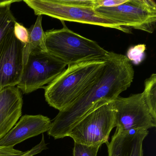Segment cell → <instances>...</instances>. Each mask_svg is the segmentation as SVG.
Masks as SVG:
<instances>
[{
	"mask_svg": "<svg viewBox=\"0 0 156 156\" xmlns=\"http://www.w3.org/2000/svg\"><path fill=\"white\" fill-rule=\"evenodd\" d=\"M23 46L14 35L13 28L0 43V91L20 83L24 66Z\"/></svg>",
	"mask_w": 156,
	"mask_h": 156,
	"instance_id": "9c48e42d",
	"label": "cell"
},
{
	"mask_svg": "<svg viewBox=\"0 0 156 156\" xmlns=\"http://www.w3.org/2000/svg\"><path fill=\"white\" fill-rule=\"evenodd\" d=\"M126 1V0H96V9L115 7L125 3Z\"/></svg>",
	"mask_w": 156,
	"mask_h": 156,
	"instance_id": "44dd1931",
	"label": "cell"
},
{
	"mask_svg": "<svg viewBox=\"0 0 156 156\" xmlns=\"http://www.w3.org/2000/svg\"><path fill=\"white\" fill-rule=\"evenodd\" d=\"M112 105L116 130L121 132L148 130L156 126V121L151 114L143 93L127 98L119 96L112 101Z\"/></svg>",
	"mask_w": 156,
	"mask_h": 156,
	"instance_id": "ba28073f",
	"label": "cell"
},
{
	"mask_svg": "<svg viewBox=\"0 0 156 156\" xmlns=\"http://www.w3.org/2000/svg\"><path fill=\"white\" fill-rule=\"evenodd\" d=\"M51 121L43 115H24L2 139L1 147H12L33 137L48 131Z\"/></svg>",
	"mask_w": 156,
	"mask_h": 156,
	"instance_id": "30bf717a",
	"label": "cell"
},
{
	"mask_svg": "<svg viewBox=\"0 0 156 156\" xmlns=\"http://www.w3.org/2000/svg\"><path fill=\"white\" fill-rule=\"evenodd\" d=\"M11 5L0 7V43L11 29L13 28L16 22L11 10Z\"/></svg>",
	"mask_w": 156,
	"mask_h": 156,
	"instance_id": "9a60e30c",
	"label": "cell"
},
{
	"mask_svg": "<svg viewBox=\"0 0 156 156\" xmlns=\"http://www.w3.org/2000/svg\"><path fill=\"white\" fill-rule=\"evenodd\" d=\"M21 1H13V0H0V7H3L7 5H11L12 3L20 2Z\"/></svg>",
	"mask_w": 156,
	"mask_h": 156,
	"instance_id": "603a6c76",
	"label": "cell"
},
{
	"mask_svg": "<svg viewBox=\"0 0 156 156\" xmlns=\"http://www.w3.org/2000/svg\"><path fill=\"white\" fill-rule=\"evenodd\" d=\"M101 146H87L74 142L73 156H97Z\"/></svg>",
	"mask_w": 156,
	"mask_h": 156,
	"instance_id": "2e32d148",
	"label": "cell"
},
{
	"mask_svg": "<svg viewBox=\"0 0 156 156\" xmlns=\"http://www.w3.org/2000/svg\"><path fill=\"white\" fill-rule=\"evenodd\" d=\"M47 149H48L47 144L45 143L44 135L43 134L41 140L38 145H36L30 150L25 151L23 154L19 156H34L36 154L41 153L43 151Z\"/></svg>",
	"mask_w": 156,
	"mask_h": 156,
	"instance_id": "ffe728a7",
	"label": "cell"
},
{
	"mask_svg": "<svg viewBox=\"0 0 156 156\" xmlns=\"http://www.w3.org/2000/svg\"><path fill=\"white\" fill-rule=\"evenodd\" d=\"M95 10L123 28L130 27L150 34L156 28V4L152 0H126L115 7Z\"/></svg>",
	"mask_w": 156,
	"mask_h": 156,
	"instance_id": "8992f818",
	"label": "cell"
},
{
	"mask_svg": "<svg viewBox=\"0 0 156 156\" xmlns=\"http://www.w3.org/2000/svg\"><path fill=\"white\" fill-rule=\"evenodd\" d=\"M105 60H93L68 66L51 83L44 87L45 100L61 111L80 97L100 75Z\"/></svg>",
	"mask_w": 156,
	"mask_h": 156,
	"instance_id": "7a4b0ae2",
	"label": "cell"
},
{
	"mask_svg": "<svg viewBox=\"0 0 156 156\" xmlns=\"http://www.w3.org/2000/svg\"><path fill=\"white\" fill-rule=\"evenodd\" d=\"M36 15H46L61 21L73 22L119 30L126 33L130 31L101 16L90 8L66 5L60 0H25Z\"/></svg>",
	"mask_w": 156,
	"mask_h": 156,
	"instance_id": "5b68a950",
	"label": "cell"
},
{
	"mask_svg": "<svg viewBox=\"0 0 156 156\" xmlns=\"http://www.w3.org/2000/svg\"><path fill=\"white\" fill-rule=\"evenodd\" d=\"M62 29L44 32L48 52L62 60L67 66L85 61L105 60L108 51L94 41L68 29L64 21Z\"/></svg>",
	"mask_w": 156,
	"mask_h": 156,
	"instance_id": "3957f363",
	"label": "cell"
},
{
	"mask_svg": "<svg viewBox=\"0 0 156 156\" xmlns=\"http://www.w3.org/2000/svg\"><path fill=\"white\" fill-rule=\"evenodd\" d=\"M23 105L22 94L18 87H8L0 91V140L16 125Z\"/></svg>",
	"mask_w": 156,
	"mask_h": 156,
	"instance_id": "8fae6325",
	"label": "cell"
},
{
	"mask_svg": "<svg viewBox=\"0 0 156 156\" xmlns=\"http://www.w3.org/2000/svg\"><path fill=\"white\" fill-rule=\"evenodd\" d=\"M143 94L146 104L153 119L156 121V76L152 74L146 79Z\"/></svg>",
	"mask_w": 156,
	"mask_h": 156,
	"instance_id": "5bb4252c",
	"label": "cell"
},
{
	"mask_svg": "<svg viewBox=\"0 0 156 156\" xmlns=\"http://www.w3.org/2000/svg\"><path fill=\"white\" fill-rule=\"evenodd\" d=\"M115 127L112 101L98 102L70 129L67 136L74 142L87 146H102L108 142Z\"/></svg>",
	"mask_w": 156,
	"mask_h": 156,
	"instance_id": "277c9868",
	"label": "cell"
},
{
	"mask_svg": "<svg viewBox=\"0 0 156 156\" xmlns=\"http://www.w3.org/2000/svg\"><path fill=\"white\" fill-rule=\"evenodd\" d=\"M24 153V152L15 149L12 147L0 146V156H19Z\"/></svg>",
	"mask_w": 156,
	"mask_h": 156,
	"instance_id": "7402d4cb",
	"label": "cell"
},
{
	"mask_svg": "<svg viewBox=\"0 0 156 156\" xmlns=\"http://www.w3.org/2000/svg\"><path fill=\"white\" fill-rule=\"evenodd\" d=\"M148 133L145 129L116 130L110 142L106 144L108 156H143V142Z\"/></svg>",
	"mask_w": 156,
	"mask_h": 156,
	"instance_id": "7c38bea8",
	"label": "cell"
},
{
	"mask_svg": "<svg viewBox=\"0 0 156 156\" xmlns=\"http://www.w3.org/2000/svg\"><path fill=\"white\" fill-rule=\"evenodd\" d=\"M42 16L38 15L35 23L32 25L29 32V41L23 46L24 64L27 62L29 55L33 52H48L45 43V35L42 26Z\"/></svg>",
	"mask_w": 156,
	"mask_h": 156,
	"instance_id": "4fadbf2b",
	"label": "cell"
},
{
	"mask_svg": "<svg viewBox=\"0 0 156 156\" xmlns=\"http://www.w3.org/2000/svg\"><path fill=\"white\" fill-rule=\"evenodd\" d=\"M146 49L145 44L136 45L129 48L126 56L130 62L131 61L136 65L139 64L144 59Z\"/></svg>",
	"mask_w": 156,
	"mask_h": 156,
	"instance_id": "e0dca14e",
	"label": "cell"
},
{
	"mask_svg": "<svg viewBox=\"0 0 156 156\" xmlns=\"http://www.w3.org/2000/svg\"><path fill=\"white\" fill-rule=\"evenodd\" d=\"M66 66L48 52H33L24 64L21 78L17 87L24 94L44 88L61 74Z\"/></svg>",
	"mask_w": 156,
	"mask_h": 156,
	"instance_id": "52a82bcc",
	"label": "cell"
},
{
	"mask_svg": "<svg viewBox=\"0 0 156 156\" xmlns=\"http://www.w3.org/2000/svg\"><path fill=\"white\" fill-rule=\"evenodd\" d=\"M13 33L16 38L22 43L26 44L29 41V32L23 25L16 22L13 27Z\"/></svg>",
	"mask_w": 156,
	"mask_h": 156,
	"instance_id": "ac0fdd59",
	"label": "cell"
},
{
	"mask_svg": "<svg viewBox=\"0 0 156 156\" xmlns=\"http://www.w3.org/2000/svg\"><path fill=\"white\" fill-rule=\"evenodd\" d=\"M62 3L71 6L84 7L95 9L97 8L96 0H60Z\"/></svg>",
	"mask_w": 156,
	"mask_h": 156,
	"instance_id": "d6986e66",
	"label": "cell"
},
{
	"mask_svg": "<svg viewBox=\"0 0 156 156\" xmlns=\"http://www.w3.org/2000/svg\"><path fill=\"white\" fill-rule=\"evenodd\" d=\"M100 75L73 103L59 113L51 122L48 134L55 139L67 137L73 126L86 115L96 104L111 101L131 85L134 77L132 64L126 55L108 51Z\"/></svg>",
	"mask_w": 156,
	"mask_h": 156,
	"instance_id": "6da1fadb",
	"label": "cell"
}]
</instances>
